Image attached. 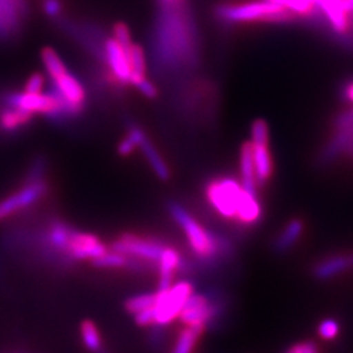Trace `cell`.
<instances>
[{
  "label": "cell",
  "mask_w": 353,
  "mask_h": 353,
  "mask_svg": "<svg viewBox=\"0 0 353 353\" xmlns=\"http://www.w3.org/2000/svg\"><path fill=\"white\" fill-rule=\"evenodd\" d=\"M186 0H160L152 30L153 61L165 72L194 65L198 36Z\"/></svg>",
  "instance_id": "1"
},
{
  "label": "cell",
  "mask_w": 353,
  "mask_h": 353,
  "mask_svg": "<svg viewBox=\"0 0 353 353\" xmlns=\"http://www.w3.org/2000/svg\"><path fill=\"white\" fill-rule=\"evenodd\" d=\"M168 210L176 225L183 230L190 248L201 265L214 267L219 256L227 258L233 252V248L227 239L204 229L181 204L170 202Z\"/></svg>",
  "instance_id": "2"
},
{
  "label": "cell",
  "mask_w": 353,
  "mask_h": 353,
  "mask_svg": "<svg viewBox=\"0 0 353 353\" xmlns=\"http://www.w3.org/2000/svg\"><path fill=\"white\" fill-rule=\"evenodd\" d=\"M46 170L48 163L45 159L38 157L33 161L24 185L0 201V221L29 210L48 195Z\"/></svg>",
  "instance_id": "3"
},
{
  "label": "cell",
  "mask_w": 353,
  "mask_h": 353,
  "mask_svg": "<svg viewBox=\"0 0 353 353\" xmlns=\"http://www.w3.org/2000/svg\"><path fill=\"white\" fill-rule=\"evenodd\" d=\"M214 14L220 21L229 24L254 21L287 24L297 19L294 13L268 0L248 1L241 4H219L214 8Z\"/></svg>",
  "instance_id": "4"
},
{
  "label": "cell",
  "mask_w": 353,
  "mask_h": 353,
  "mask_svg": "<svg viewBox=\"0 0 353 353\" xmlns=\"http://www.w3.org/2000/svg\"><path fill=\"white\" fill-rule=\"evenodd\" d=\"M165 246L166 245H164L163 241L153 237H141L134 233H123L113 241L110 250L145 263H157Z\"/></svg>",
  "instance_id": "5"
},
{
  "label": "cell",
  "mask_w": 353,
  "mask_h": 353,
  "mask_svg": "<svg viewBox=\"0 0 353 353\" xmlns=\"http://www.w3.org/2000/svg\"><path fill=\"white\" fill-rule=\"evenodd\" d=\"M194 293V287L190 281H181L172 285L169 290L156 293V303L153 306L154 325L165 326L179 316L183 305Z\"/></svg>",
  "instance_id": "6"
},
{
  "label": "cell",
  "mask_w": 353,
  "mask_h": 353,
  "mask_svg": "<svg viewBox=\"0 0 353 353\" xmlns=\"http://www.w3.org/2000/svg\"><path fill=\"white\" fill-rule=\"evenodd\" d=\"M242 186L233 178H221L208 183L205 194L207 199L223 217H236V208L240 199Z\"/></svg>",
  "instance_id": "7"
},
{
  "label": "cell",
  "mask_w": 353,
  "mask_h": 353,
  "mask_svg": "<svg viewBox=\"0 0 353 353\" xmlns=\"http://www.w3.org/2000/svg\"><path fill=\"white\" fill-rule=\"evenodd\" d=\"M29 16V0H0V42L17 37Z\"/></svg>",
  "instance_id": "8"
},
{
  "label": "cell",
  "mask_w": 353,
  "mask_h": 353,
  "mask_svg": "<svg viewBox=\"0 0 353 353\" xmlns=\"http://www.w3.org/2000/svg\"><path fill=\"white\" fill-rule=\"evenodd\" d=\"M128 49H125L113 37L106 38L103 43V63L108 65L114 81L123 87L130 85V80H131Z\"/></svg>",
  "instance_id": "9"
},
{
  "label": "cell",
  "mask_w": 353,
  "mask_h": 353,
  "mask_svg": "<svg viewBox=\"0 0 353 353\" xmlns=\"http://www.w3.org/2000/svg\"><path fill=\"white\" fill-rule=\"evenodd\" d=\"M108 246L102 242L96 234L85 233L80 230H74L68 246L65 256L70 262L72 261H93L100 258L108 252Z\"/></svg>",
  "instance_id": "10"
},
{
  "label": "cell",
  "mask_w": 353,
  "mask_h": 353,
  "mask_svg": "<svg viewBox=\"0 0 353 353\" xmlns=\"http://www.w3.org/2000/svg\"><path fill=\"white\" fill-rule=\"evenodd\" d=\"M50 87L76 113L79 115L83 113L87 103V90L76 76L72 75L70 71H65L63 75L51 80Z\"/></svg>",
  "instance_id": "11"
},
{
  "label": "cell",
  "mask_w": 353,
  "mask_h": 353,
  "mask_svg": "<svg viewBox=\"0 0 353 353\" xmlns=\"http://www.w3.org/2000/svg\"><path fill=\"white\" fill-rule=\"evenodd\" d=\"M353 151V125L338 128L336 135L322 150L318 161L319 164L327 165L334 161L343 152Z\"/></svg>",
  "instance_id": "12"
},
{
  "label": "cell",
  "mask_w": 353,
  "mask_h": 353,
  "mask_svg": "<svg viewBox=\"0 0 353 353\" xmlns=\"http://www.w3.org/2000/svg\"><path fill=\"white\" fill-rule=\"evenodd\" d=\"M262 214V207L258 201V194H252L242 188L240 199L236 208V219L246 224H255Z\"/></svg>",
  "instance_id": "13"
},
{
  "label": "cell",
  "mask_w": 353,
  "mask_h": 353,
  "mask_svg": "<svg viewBox=\"0 0 353 353\" xmlns=\"http://www.w3.org/2000/svg\"><path fill=\"white\" fill-rule=\"evenodd\" d=\"M254 172L258 186H265L272 173V159L265 144H252Z\"/></svg>",
  "instance_id": "14"
},
{
  "label": "cell",
  "mask_w": 353,
  "mask_h": 353,
  "mask_svg": "<svg viewBox=\"0 0 353 353\" xmlns=\"http://www.w3.org/2000/svg\"><path fill=\"white\" fill-rule=\"evenodd\" d=\"M138 148L144 153L148 164L152 168V170L154 172V174L159 176L163 181H168L170 178V170L169 166L166 165L164 159L161 157V154L156 150V147L153 145L151 140L148 139V137L145 135V132L141 134L139 143H138Z\"/></svg>",
  "instance_id": "15"
},
{
  "label": "cell",
  "mask_w": 353,
  "mask_h": 353,
  "mask_svg": "<svg viewBox=\"0 0 353 353\" xmlns=\"http://www.w3.org/2000/svg\"><path fill=\"white\" fill-rule=\"evenodd\" d=\"M348 268H351V262L348 256L334 255L316 263V267L313 268V275L316 280L325 281L341 275Z\"/></svg>",
  "instance_id": "16"
},
{
  "label": "cell",
  "mask_w": 353,
  "mask_h": 353,
  "mask_svg": "<svg viewBox=\"0 0 353 353\" xmlns=\"http://www.w3.org/2000/svg\"><path fill=\"white\" fill-rule=\"evenodd\" d=\"M303 233V221L301 219H292L290 223L280 232L274 241L272 248L276 254H285L296 245Z\"/></svg>",
  "instance_id": "17"
},
{
  "label": "cell",
  "mask_w": 353,
  "mask_h": 353,
  "mask_svg": "<svg viewBox=\"0 0 353 353\" xmlns=\"http://www.w3.org/2000/svg\"><path fill=\"white\" fill-rule=\"evenodd\" d=\"M33 118L34 114L12 106H3L0 112V128L4 132H16L21 128H26L33 121Z\"/></svg>",
  "instance_id": "18"
},
{
  "label": "cell",
  "mask_w": 353,
  "mask_h": 353,
  "mask_svg": "<svg viewBox=\"0 0 353 353\" xmlns=\"http://www.w3.org/2000/svg\"><path fill=\"white\" fill-rule=\"evenodd\" d=\"M240 169L241 186L252 194H258V185L252 161V143H245L241 148Z\"/></svg>",
  "instance_id": "19"
},
{
  "label": "cell",
  "mask_w": 353,
  "mask_h": 353,
  "mask_svg": "<svg viewBox=\"0 0 353 353\" xmlns=\"http://www.w3.org/2000/svg\"><path fill=\"white\" fill-rule=\"evenodd\" d=\"M41 58H42V63L45 65V70H46L48 75L50 76L51 80L58 76L63 75L65 71H68L62 58L59 57V54L51 48H45L41 52Z\"/></svg>",
  "instance_id": "20"
},
{
  "label": "cell",
  "mask_w": 353,
  "mask_h": 353,
  "mask_svg": "<svg viewBox=\"0 0 353 353\" xmlns=\"http://www.w3.org/2000/svg\"><path fill=\"white\" fill-rule=\"evenodd\" d=\"M204 330H205L204 326L185 328L176 341V348L173 353H192L196 341L204 332Z\"/></svg>",
  "instance_id": "21"
},
{
  "label": "cell",
  "mask_w": 353,
  "mask_h": 353,
  "mask_svg": "<svg viewBox=\"0 0 353 353\" xmlns=\"http://www.w3.org/2000/svg\"><path fill=\"white\" fill-rule=\"evenodd\" d=\"M271 3L279 4L284 8H287L296 16H313L318 12L316 6V0H268Z\"/></svg>",
  "instance_id": "22"
},
{
  "label": "cell",
  "mask_w": 353,
  "mask_h": 353,
  "mask_svg": "<svg viewBox=\"0 0 353 353\" xmlns=\"http://www.w3.org/2000/svg\"><path fill=\"white\" fill-rule=\"evenodd\" d=\"M81 336L85 347L90 352L97 353L102 350L101 335L99 328L92 321H84L81 323Z\"/></svg>",
  "instance_id": "23"
},
{
  "label": "cell",
  "mask_w": 353,
  "mask_h": 353,
  "mask_svg": "<svg viewBox=\"0 0 353 353\" xmlns=\"http://www.w3.org/2000/svg\"><path fill=\"white\" fill-rule=\"evenodd\" d=\"M144 131L137 125H130L128 131H127L126 137L121 140V143L118 144V153L121 156H130L132 152L138 148V143H139L140 137Z\"/></svg>",
  "instance_id": "24"
},
{
  "label": "cell",
  "mask_w": 353,
  "mask_h": 353,
  "mask_svg": "<svg viewBox=\"0 0 353 353\" xmlns=\"http://www.w3.org/2000/svg\"><path fill=\"white\" fill-rule=\"evenodd\" d=\"M156 303V293H147V294H139L135 297H131L125 303V309L130 314H138L141 310H145L148 307L154 306Z\"/></svg>",
  "instance_id": "25"
},
{
  "label": "cell",
  "mask_w": 353,
  "mask_h": 353,
  "mask_svg": "<svg viewBox=\"0 0 353 353\" xmlns=\"http://www.w3.org/2000/svg\"><path fill=\"white\" fill-rule=\"evenodd\" d=\"M252 144L268 145V125L265 119H255L252 125Z\"/></svg>",
  "instance_id": "26"
},
{
  "label": "cell",
  "mask_w": 353,
  "mask_h": 353,
  "mask_svg": "<svg viewBox=\"0 0 353 353\" xmlns=\"http://www.w3.org/2000/svg\"><path fill=\"white\" fill-rule=\"evenodd\" d=\"M113 38L119 42L125 49H128L134 42L131 39L130 29L125 23H117L113 28Z\"/></svg>",
  "instance_id": "27"
},
{
  "label": "cell",
  "mask_w": 353,
  "mask_h": 353,
  "mask_svg": "<svg viewBox=\"0 0 353 353\" xmlns=\"http://www.w3.org/2000/svg\"><path fill=\"white\" fill-rule=\"evenodd\" d=\"M45 84H46L45 76L42 74H33V75L29 76V79L26 80L24 92L30 93V94L42 93L43 88H45Z\"/></svg>",
  "instance_id": "28"
},
{
  "label": "cell",
  "mask_w": 353,
  "mask_h": 353,
  "mask_svg": "<svg viewBox=\"0 0 353 353\" xmlns=\"http://www.w3.org/2000/svg\"><path fill=\"white\" fill-rule=\"evenodd\" d=\"M318 334H319L321 338L331 341V339L338 336V334H339V325L334 319H326V321H323L319 325Z\"/></svg>",
  "instance_id": "29"
},
{
  "label": "cell",
  "mask_w": 353,
  "mask_h": 353,
  "mask_svg": "<svg viewBox=\"0 0 353 353\" xmlns=\"http://www.w3.org/2000/svg\"><path fill=\"white\" fill-rule=\"evenodd\" d=\"M43 11L52 19L57 20L62 16L63 12V4L61 0H43Z\"/></svg>",
  "instance_id": "30"
},
{
  "label": "cell",
  "mask_w": 353,
  "mask_h": 353,
  "mask_svg": "<svg viewBox=\"0 0 353 353\" xmlns=\"http://www.w3.org/2000/svg\"><path fill=\"white\" fill-rule=\"evenodd\" d=\"M135 322L141 326V327H148L154 325V312L153 306L148 307L145 310H141L138 314H135Z\"/></svg>",
  "instance_id": "31"
},
{
  "label": "cell",
  "mask_w": 353,
  "mask_h": 353,
  "mask_svg": "<svg viewBox=\"0 0 353 353\" xmlns=\"http://www.w3.org/2000/svg\"><path fill=\"white\" fill-rule=\"evenodd\" d=\"M135 88L138 89L143 96H145L148 99H156L157 93H159L156 85L152 81H150L147 77L143 79L139 84H137Z\"/></svg>",
  "instance_id": "32"
},
{
  "label": "cell",
  "mask_w": 353,
  "mask_h": 353,
  "mask_svg": "<svg viewBox=\"0 0 353 353\" xmlns=\"http://www.w3.org/2000/svg\"><path fill=\"white\" fill-rule=\"evenodd\" d=\"M334 125L336 127V130L341 128V127L351 126V125H353V109L339 114V115L335 118Z\"/></svg>",
  "instance_id": "33"
},
{
  "label": "cell",
  "mask_w": 353,
  "mask_h": 353,
  "mask_svg": "<svg viewBox=\"0 0 353 353\" xmlns=\"http://www.w3.org/2000/svg\"><path fill=\"white\" fill-rule=\"evenodd\" d=\"M341 94L344 100L353 103V80H350L348 83L344 84V87L341 89Z\"/></svg>",
  "instance_id": "34"
},
{
  "label": "cell",
  "mask_w": 353,
  "mask_h": 353,
  "mask_svg": "<svg viewBox=\"0 0 353 353\" xmlns=\"http://www.w3.org/2000/svg\"><path fill=\"white\" fill-rule=\"evenodd\" d=\"M301 353H318V348L313 341H305L299 344Z\"/></svg>",
  "instance_id": "35"
},
{
  "label": "cell",
  "mask_w": 353,
  "mask_h": 353,
  "mask_svg": "<svg viewBox=\"0 0 353 353\" xmlns=\"http://www.w3.org/2000/svg\"><path fill=\"white\" fill-rule=\"evenodd\" d=\"M285 353H301V351H300V347H299V344H297V345H294V347L290 348V350H288Z\"/></svg>",
  "instance_id": "36"
},
{
  "label": "cell",
  "mask_w": 353,
  "mask_h": 353,
  "mask_svg": "<svg viewBox=\"0 0 353 353\" xmlns=\"http://www.w3.org/2000/svg\"><path fill=\"white\" fill-rule=\"evenodd\" d=\"M348 258H350V262H351V267H353V254L348 255Z\"/></svg>",
  "instance_id": "37"
},
{
  "label": "cell",
  "mask_w": 353,
  "mask_h": 353,
  "mask_svg": "<svg viewBox=\"0 0 353 353\" xmlns=\"http://www.w3.org/2000/svg\"><path fill=\"white\" fill-rule=\"evenodd\" d=\"M97 353H108V352H105V351H103V350H101V351H99V352Z\"/></svg>",
  "instance_id": "38"
},
{
  "label": "cell",
  "mask_w": 353,
  "mask_h": 353,
  "mask_svg": "<svg viewBox=\"0 0 353 353\" xmlns=\"http://www.w3.org/2000/svg\"><path fill=\"white\" fill-rule=\"evenodd\" d=\"M352 154H353V151H352Z\"/></svg>",
  "instance_id": "39"
}]
</instances>
